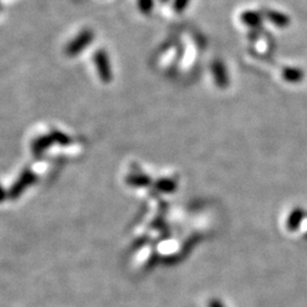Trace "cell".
I'll return each instance as SVG.
<instances>
[{
  "instance_id": "6da1fadb",
  "label": "cell",
  "mask_w": 307,
  "mask_h": 307,
  "mask_svg": "<svg viewBox=\"0 0 307 307\" xmlns=\"http://www.w3.org/2000/svg\"><path fill=\"white\" fill-rule=\"evenodd\" d=\"M95 40V33L93 30L90 29H83L80 31V33L77 34L75 38H73L70 43L67 45L65 49V53L68 56H76L80 53L83 52L85 48H88L89 46L93 43Z\"/></svg>"
},
{
  "instance_id": "7a4b0ae2",
  "label": "cell",
  "mask_w": 307,
  "mask_h": 307,
  "mask_svg": "<svg viewBox=\"0 0 307 307\" xmlns=\"http://www.w3.org/2000/svg\"><path fill=\"white\" fill-rule=\"evenodd\" d=\"M95 63L96 66H97L100 77H102L104 81H108L111 79V66H109L107 54L104 49H99L97 50V53L95 54Z\"/></svg>"
},
{
  "instance_id": "5b68a950",
  "label": "cell",
  "mask_w": 307,
  "mask_h": 307,
  "mask_svg": "<svg viewBox=\"0 0 307 307\" xmlns=\"http://www.w3.org/2000/svg\"><path fill=\"white\" fill-rule=\"evenodd\" d=\"M0 11H2V5H0Z\"/></svg>"
},
{
  "instance_id": "277c9868",
  "label": "cell",
  "mask_w": 307,
  "mask_h": 307,
  "mask_svg": "<svg viewBox=\"0 0 307 307\" xmlns=\"http://www.w3.org/2000/svg\"><path fill=\"white\" fill-rule=\"evenodd\" d=\"M208 307H226L221 300L217 298H213L208 301Z\"/></svg>"
},
{
  "instance_id": "3957f363",
  "label": "cell",
  "mask_w": 307,
  "mask_h": 307,
  "mask_svg": "<svg viewBox=\"0 0 307 307\" xmlns=\"http://www.w3.org/2000/svg\"><path fill=\"white\" fill-rule=\"evenodd\" d=\"M137 3H138V8L140 9V12L145 14V15H148V14L153 11V0H137Z\"/></svg>"
}]
</instances>
